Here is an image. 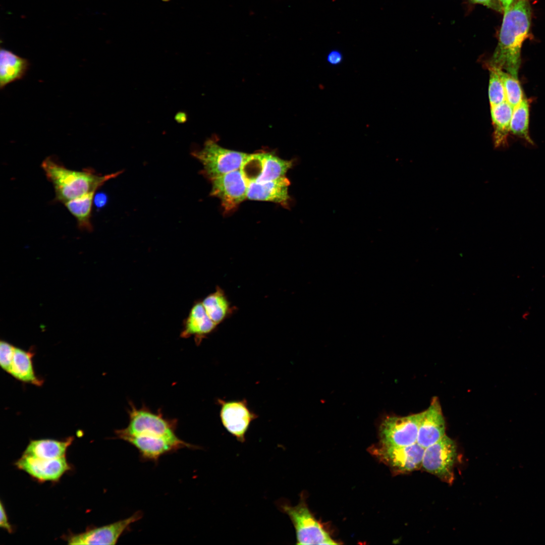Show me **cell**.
<instances>
[{
    "label": "cell",
    "instance_id": "cell-1",
    "mask_svg": "<svg viewBox=\"0 0 545 545\" xmlns=\"http://www.w3.org/2000/svg\"><path fill=\"white\" fill-rule=\"evenodd\" d=\"M498 45L490 65L518 78L522 44L528 37L531 23L528 0H514L504 10Z\"/></svg>",
    "mask_w": 545,
    "mask_h": 545
},
{
    "label": "cell",
    "instance_id": "cell-2",
    "mask_svg": "<svg viewBox=\"0 0 545 545\" xmlns=\"http://www.w3.org/2000/svg\"><path fill=\"white\" fill-rule=\"evenodd\" d=\"M41 167L53 186L56 199L63 203L85 194L96 190L106 181L116 178L122 171L105 175L95 174L92 170L78 171L67 169L53 157L48 156Z\"/></svg>",
    "mask_w": 545,
    "mask_h": 545
},
{
    "label": "cell",
    "instance_id": "cell-3",
    "mask_svg": "<svg viewBox=\"0 0 545 545\" xmlns=\"http://www.w3.org/2000/svg\"><path fill=\"white\" fill-rule=\"evenodd\" d=\"M129 423L124 428L115 431L117 439L127 436L157 438L176 436L178 420L164 417L161 411L153 412L146 406L137 408L129 403Z\"/></svg>",
    "mask_w": 545,
    "mask_h": 545
},
{
    "label": "cell",
    "instance_id": "cell-4",
    "mask_svg": "<svg viewBox=\"0 0 545 545\" xmlns=\"http://www.w3.org/2000/svg\"><path fill=\"white\" fill-rule=\"evenodd\" d=\"M276 505L290 518L295 529L297 544H338L311 513L303 495L296 506H292L284 499L278 501Z\"/></svg>",
    "mask_w": 545,
    "mask_h": 545
},
{
    "label": "cell",
    "instance_id": "cell-5",
    "mask_svg": "<svg viewBox=\"0 0 545 545\" xmlns=\"http://www.w3.org/2000/svg\"><path fill=\"white\" fill-rule=\"evenodd\" d=\"M194 156L202 164L206 177L212 179L241 169L249 154L225 148L216 141L207 140Z\"/></svg>",
    "mask_w": 545,
    "mask_h": 545
},
{
    "label": "cell",
    "instance_id": "cell-6",
    "mask_svg": "<svg viewBox=\"0 0 545 545\" xmlns=\"http://www.w3.org/2000/svg\"><path fill=\"white\" fill-rule=\"evenodd\" d=\"M293 165L292 160L262 152L249 154L240 170L248 182H263L286 177Z\"/></svg>",
    "mask_w": 545,
    "mask_h": 545
},
{
    "label": "cell",
    "instance_id": "cell-7",
    "mask_svg": "<svg viewBox=\"0 0 545 545\" xmlns=\"http://www.w3.org/2000/svg\"><path fill=\"white\" fill-rule=\"evenodd\" d=\"M456 457L454 442L445 435L439 441L425 448L421 467L450 483L454 478L453 467Z\"/></svg>",
    "mask_w": 545,
    "mask_h": 545
},
{
    "label": "cell",
    "instance_id": "cell-8",
    "mask_svg": "<svg viewBox=\"0 0 545 545\" xmlns=\"http://www.w3.org/2000/svg\"><path fill=\"white\" fill-rule=\"evenodd\" d=\"M142 517L143 513L138 511L126 518L110 524L87 529L82 533H71L65 536L64 539L69 544H115L131 525Z\"/></svg>",
    "mask_w": 545,
    "mask_h": 545
},
{
    "label": "cell",
    "instance_id": "cell-9",
    "mask_svg": "<svg viewBox=\"0 0 545 545\" xmlns=\"http://www.w3.org/2000/svg\"><path fill=\"white\" fill-rule=\"evenodd\" d=\"M210 195L218 198L226 212L236 208L247 199L248 181L240 169L233 171L210 180Z\"/></svg>",
    "mask_w": 545,
    "mask_h": 545
},
{
    "label": "cell",
    "instance_id": "cell-10",
    "mask_svg": "<svg viewBox=\"0 0 545 545\" xmlns=\"http://www.w3.org/2000/svg\"><path fill=\"white\" fill-rule=\"evenodd\" d=\"M220 406V418L222 425L238 442L245 441V434L251 423L258 417L248 405L246 399L240 400H217Z\"/></svg>",
    "mask_w": 545,
    "mask_h": 545
},
{
    "label": "cell",
    "instance_id": "cell-11",
    "mask_svg": "<svg viewBox=\"0 0 545 545\" xmlns=\"http://www.w3.org/2000/svg\"><path fill=\"white\" fill-rule=\"evenodd\" d=\"M422 412L404 417H390L380 426L382 445L405 446L417 443Z\"/></svg>",
    "mask_w": 545,
    "mask_h": 545
},
{
    "label": "cell",
    "instance_id": "cell-12",
    "mask_svg": "<svg viewBox=\"0 0 545 545\" xmlns=\"http://www.w3.org/2000/svg\"><path fill=\"white\" fill-rule=\"evenodd\" d=\"M121 440L136 448L141 459L145 461L156 462L161 456L183 448L198 449V447L185 442L177 435L157 438L127 436Z\"/></svg>",
    "mask_w": 545,
    "mask_h": 545
},
{
    "label": "cell",
    "instance_id": "cell-13",
    "mask_svg": "<svg viewBox=\"0 0 545 545\" xmlns=\"http://www.w3.org/2000/svg\"><path fill=\"white\" fill-rule=\"evenodd\" d=\"M14 464L39 482H57L71 468L65 457L48 459L23 454Z\"/></svg>",
    "mask_w": 545,
    "mask_h": 545
},
{
    "label": "cell",
    "instance_id": "cell-14",
    "mask_svg": "<svg viewBox=\"0 0 545 545\" xmlns=\"http://www.w3.org/2000/svg\"><path fill=\"white\" fill-rule=\"evenodd\" d=\"M425 448L417 443L405 446H386L382 445L373 453L393 468L402 472H410L421 467Z\"/></svg>",
    "mask_w": 545,
    "mask_h": 545
},
{
    "label": "cell",
    "instance_id": "cell-15",
    "mask_svg": "<svg viewBox=\"0 0 545 545\" xmlns=\"http://www.w3.org/2000/svg\"><path fill=\"white\" fill-rule=\"evenodd\" d=\"M445 435V420L439 401L435 398L428 408L422 412L417 443L426 448L439 441Z\"/></svg>",
    "mask_w": 545,
    "mask_h": 545
},
{
    "label": "cell",
    "instance_id": "cell-16",
    "mask_svg": "<svg viewBox=\"0 0 545 545\" xmlns=\"http://www.w3.org/2000/svg\"><path fill=\"white\" fill-rule=\"evenodd\" d=\"M217 324L208 316L201 300L195 301L183 323L180 337H193L195 344L199 345L202 340L214 332Z\"/></svg>",
    "mask_w": 545,
    "mask_h": 545
},
{
    "label": "cell",
    "instance_id": "cell-17",
    "mask_svg": "<svg viewBox=\"0 0 545 545\" xmlns=\"http://www.w3.org/2000/svg\"><path fill=\"white\" fill-rule=\"evenodd\" d=\"M290 185L286 177L263 182H248L247 199L272 202L287 207L290 199Z\"/></svg>",
    "mask_w": 545,
    "mask_h": 545
},
{
    "label": "cell",
    "instance_id": "cell-18",
    "mask_svg": "<svg viewBox=\"0 0 545 545\" xmlns=\"http://www.w3.org/2000/svg\"><path fill=\"white\" fill-rule=\"evenodd\" d=\"M30 66L28 60L1 47L0 50V88L22 79Z\"/></svg>",
    "mask_w": 545,
    "mask_h": 545
},
{
    "label": "cell",
    "instance_id": "cell-19",
    "mask_svg": "<svg viewBox=\"0 0 545 545\" xmlns=\"http://www.w3.org/2000/svg\"><path fill=\"white\" fill-rule=\"evenodd\" d=\"M32 350L26 351L15 347L14 356L9 373L16 379L40 387L43 379L36 375L33 367Z\"/></svg>",
    "mask_w": 545,
    "mask_h": 545
},
{
    "label": "cell",
    "instance_id": "cell-20",
    "mask_svg": "<svg viewBox=\"0 0 545 545\" xmlns=\"http://www.w3.org/2000/svg\"><path fill=\"white\" fill-rule=\"evenodd\" d=\"M73 440V437L62 441L50 439L32 440L23 454L48 459L64 457Z\"/></svg>",
    "mask_w": 545,
    "mask_h": 545
},
{
    "label": "cell",
    "instance_id": "cell-21",
    "mask_svg": "<svg viewBox=\"0 0 545 545\" xmlns=\"http://www.w3.org/2000/svg\"><path fill=\"white\" fill-rule=\"evenodd\" d=\"M201 301L208 316L217 325L230 317L234 311V307L231 305L225 292L219 286Z\"/></svg>",
    "mask_w": 545,
    "mask_h": 545
},
{
    "label": "cell",
    "instance_id": "cell-22",
    "mask_svg": "<svg viewBox=\"0 0 545 545\" xmlns=\"http://www.w3.org/2000/svg\"><path fill=\"white\" fill-rule=\"evenodd\" d=\"M513 108L507 101L490 107L493 139L496 147L504 146L507 142Z\"/></svg>",
    "mask_w": 545,
    "mask_h": 545
},
{
    "label": "cell",
    "instance_id": "cell-23",
    "mask_svg": "<svg viewBox=\"0 0 545 545\" xmlns=\"http://www.w3.org/2000/svg\"><path fill=\"white\" fill-rule=\"evenodd\" d=\"M95 193V191L90 192L64 203L76 219L78 227L81 230L91 232L93 230L91 216Z\"/></svg>",
    "mask_w": 545,
    "mask_h": 545
},
{
    "label": "cell",
    "instance_id": "cell-24",
    "mask_svg": "<svg viewBox=\"0 0 545 545\" xmlns=\"http://www.w3.org/2000/svg\"><path fill=\"white\" fill-rule=\"evenodd\" d=\"M529 104L524 98L513 108L510 123V131L514 135L524 139L529 144H533L528 131Z\"/></svg>",
    "mask_w": 545,
    "mask_h": 545
},
{
    "label": "cell",
    "instance_id": "cell-25",
    "mask_svg": "<svg viewBox=\"0 0 545 545\" xmlns=\"http://www.w3.org/2000/svg\"><path fill=\"white\" fill-rule=\"evenodd\" d=\"M494 67L496 69L503 82L506 101L514 108L524 98L518 78L507 72H505L503 70Z\"/></svg>",
    "mask_w": 545,
    "mask_h": 545
},
{
    "label": "cell",
    "instance_id": "cell-26",
    "mask_svg": "<svg viewBox=\"0 0 545 545\" xmlns=\"http://www.w3.org/2000/svg\"><path fill=\"white\" fill-rule=\"evenodd\" d=\"M488 98L490 106L506 101L505 89L502 80L496 69L489 65Z\"/></svg>",
    "mask_w": 545,
    "mask_h": 545
},
{
    "label": "cell",
    "instance_id": "cell-27",
    "mask_svg": "<svg viewBox=\"0 0 545 545\" xmlns=\"http://www.w3.org/2000/svg\"><path fill=\"white\" fill-rule=\"evenodd\" d=\"M15 347L10 343L1 341L0 342V365L3 370L9 373L14 356Z\"/></svg>",
    "mask_w": 545,
    "mask_h": 545
},
{
    "label": "cell",
    "instance_id": "cell-28",
    "mask_svg": "<svg viewBox=\"0 0 545 545\" xmlns=\"http://www.w3.org/2000/svg\"><path fill=\"white\" fill-rule=\"evenodd\" d=\"M343 60V56L341 51L334 49L330 51L326 56V61L332 66L340 64Z\"/></svg>",
    "mask_w": 545,
    "mask_h": 545
},
{
    "label": "cell",
    "instance_id": "cell-29",
    "mask_svg": "<svg viewBox=\"0 0 545 545\" xmlns=\"http://www.w3.org/2000/svg\"><path fill=\"white\" fill-rule=\"evenodd\" d=\"M0 505V527L11 533L13 532V528L9 521L8 517L6 512V510L2 502H1Z\"/></svg>",
    "mask_w": 545,
    "mask_h": 545
},
{
    "label": "cell",
    "instance_id": "cell-30",
    "mask_svg": "<svg viewBox=\"0 0 545 545\" xmlns=\"http://www.w3.org/2000/svg\"><path fill=\"white\" fill-rule=\"evenodd\" d=\"M472 2L477 4H480L486 6L493 9L497 10L498 11L502 12L503 11V7L500 3L499 0H471Z\"/></svg>",
    "mask_w": 545,
    "mask_h": 545
},
{
    "label": "cell",
    "instance_id": "cell-31",
    "mask_svg": "<svg viewBox=\"0 0 545 545\" xmlns=\"http://www.w3.org/2000/svg\"><path fill=\"white\" fill-rule=\"evenodd\" d=\"M93 200L95 206L97 208H101L105 204L107 197L104 193H98L95 194Z\"/></svg>",
    "mask_w": 545,
    "mask_h": 545
},
{
    "label": "cell",
    "instance_id": "cell-32",
    "mask_svg": "<svg viewBox=\"0 0 545 545\" xmlns=\"http://www.w3.org/2000/svg\"><path fill=\"white\" fill-rule=\"evenodd\" d=\"M514 0H499L502 7H503V11L508 8L513 2Z\"/></svg>",
    "mask_w": 545,
    "mask_h": 545
}]
</instances>
